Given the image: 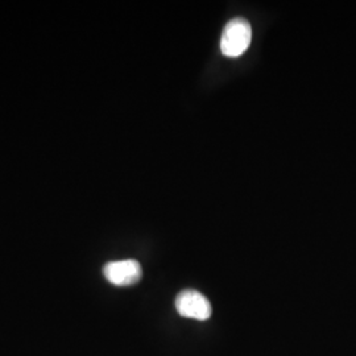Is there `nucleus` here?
Wrapping results in <instances>:
<instances>
[{
  "label": "nucleus",
  "mask_w": 356,
  "mask_h": 356,
  "mask_svg": "<svg viewBox=\"0 0 356 356\" xmlns=\"http://www.w3.org/2000/svg\"><path fill=\"white\" fill-rule=\"evenodd\" d=\"M103 275L113 285L129 286L140 281L143 270L139 261L128 259L106 264L103 268Z\"/></svg>",
  "instance_id": "3"
},
{
  "label": "nucleus",
  "mask_w": 356,
  "mask_h": 356,
  "mask_svg": "<svg viewBox=\"0 0 356 356\" xmlns=\"http://www.w3.org/2000/svg\"><path fill=\"white\" fill-rule=\"evenodd\" d=\"M252 40V28L244 17H235L225 26L220 38V51L229 58L247 51Z\"/></svg>",
  "instance_id": "1"
},
{
  "label": "nucleus",
  "mask_w": 356,
  "mask_h": 356,
  "mask_svg": "<svg viewBox=\"0 0 356 356\" xmlns=\"http://www.w3.org/2000/svg\"><path fill=\"white\" fill-rule=\"evenodd\" d=\"M176 309L178 314L185 318L207 321L211 317V305L202 293L186 289L176 297Z\"/></svg>",
  "instance_id": "2"
}]
</instances>
